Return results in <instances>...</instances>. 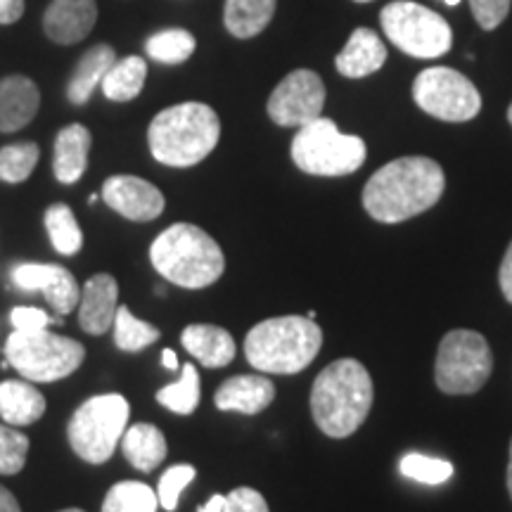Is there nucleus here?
<instances>
[{
	"mask_svg": "<svg viewBox=\"0 0 512 512\" xmlns=\"http://www.w3.org/2000/svg\"><path fill=\"white\" fill-rule=\"evenodd\" d=\"M150 261L164 280L185 290L214 285L226 271L219 242L192 223H174L162 230L150 247Z\"/></svg>",
	"mask_w": 512,
	"mask_h": 512,
	"instance_id": "20e7f679",
	"label": "nucleus"
},
{
	"mask_svg": "<svg viewBox=\"0 0 512 512\" xmlns=\"http://www.w3.org/2000/svg\"><path fill=\"white\" fill-rule=\"evenodd\" d=\"M444 169L430 157H401L384 164L363 188V207L375 221L401 223L441 200Z\"/></svg>",
	"mask_w": 512,
	"mask_h": 512,
	"instance_id": "f257e3e1",
	"label": "nucleus"
},
{
	"mask_svg": "<svg viewBox=\"0 0 512 512\" xmlns=\"http://www.w3.org/2000/svg\"><path fill=\"white\" fill-rule=\"evenodd\" d=\"M12 283L19 290L43 292L46 302L60 313L67 316L79 306L81 287L76 278L64 266L57 264H19L12 268Z\"/></svg>",
	"mask_w": 512,
	"mask_h": 512,
	"instance_id": "4468645a",
	"label": "nucleus"
},
{
	"mask_svg": "<svg viewBox=\"0 0 512 512\" xmlns=\"http://www.w3.org/2000/svg\"><path fill=\"white\" fill-rule=\"evenodd\" d=\"M508 494L512 498V441H510V463H508Z\"/></svg>",
	"mask_w": 512,
	"mask_h": 512,
	"instance_id": "c03bdc74",
	"label": "nucleus"
},
{
	"mask_svg": "<svg viewBox=\"0 0 512 512\" xmlns=\"http://www.w3.org/2000/svg\"><path fill=\"white\" fill-rule=\"evenodd\" d=\"M413 100L430 117L453 124L475 119L482 110V95L475 83L451 67H430L420 72L413 83Z\"/></svg>",
	"mask_w": 512,
	"mask_h": 512,
	"instance_id": "9b49d317",
	"label": "nucleus"
},
{
	"mask_svg": "<svg viewBox=\"0 0 512 512\" xmlns=\"http://www.w3.org/2000/svg\"><path fill=\"white\" fill-rule=\"evenodd\" d=\"M121 451L138 472H152L164 463L166 437L150 422H138V425L126 427L124 437H121Z\"/></svg>",
	"mask_w": 512,
	"mask_h": 512,
	"instance_id": "b1692460",
	"label": "nucleus"
},
{
	"mask_svg": "<svg viewBox=\"0 0 512 512\" xmlns=\"http://www.w3.org/2000/svg\"><path fill=\"white\" fill-rule=\"evenodd\" d=\"M114 62H117V53L107 43H100V46L86 50L81 62L76 64L72 79L67 83V100L72 105H86L95 88L105 79V74L112 69Z\"/></svg>",
	"mask_w": 512,
	"mask_h": 512,
	"instance_id": "5701e85b",
	"label": "nucleus"
},
{
	"mask_svg": "<svg viewBox=\"0 0 512 512\" xmlns=\"http://www.w3.org/2000/svg\"><path fill=\"white\" fill-rule=\"evenodd\" d=\"M200 396V373H197L195 366L188 363V366L181 368V377H178L174 384H166L164 389H159L157 401L162 403L164 408H169L171 413L190 415L197 411V406H200Z\"/></svg>",
	"mask_w": 512,
	"mask_h": 512,
	"instance_id": "c85d7f7f",
	"label": "nucleus"
},
{
	"mask_svg": "<svg viewBox=\"0 0 512 512\" xmlns=\"http://www.w3.org/2000/svg\"><path fill=\"white\" fill-rule=\"evenodd\" d=\"M195 475L197 470L192 465H174L164 472L157 486V498L166 512H174L178 508L181 494L188 489V484L195 479Z\"/></svg>",
	"mask_w": 512,
	"mask_h": 512,
	"instance_id": "f704fd0d",
	"label": "nucleus"
},
{
	"mask_svg": "<svg viewBox=\"0 0 512 512\" xmlns=\"http://www.w3.org/2000/svg\"><path fill=\"white\" fill-rule=\"evenodd\" d=\"M60 512H83V510H79V508H67V510H60Z\"/></svg>",
	"mask_w": 512,
	"mask_h": 512,
	"instance_id": "49530a36",
	"label": "nucleus"
},
{
	"mask_svg": "<svg viewBox=\"0 0 512 512\" xmlns=\"http://www.w3.org/2000/svg\"><path fill=\"white\" fill-rule=\"evenodd\" d=\"M159 498L143 482H119L107 491L102 512H157Z\"/></svg>",
	"mask_w": 512,
	"mask_h": 512,
	"instance_id": "c756f323",
	"label": "nucleus"
},
{
	"mask_svg": "<svg viewBox=\"0 0 512 512\" xmlns=\"http://www.w3.org/2000/svg\"><path fill=\"white\" fill-rule=\"evenodd\" d=\"M46 413V396L29 380L0 382V418L12 427L34 425Z\"/></svg>",
	"mask_w": 512,
	"mask_h": 512,
	"instance_id": "4be33fe9",
	"label": "nucleus"
},
{
	"mask_svg": "<svg viewBox=\"0 0 512 512\" xmlns=\"http://www.w3.org/2000/svg\"><path fill=\"white\" fill-rule=\"evenodd\" d=\"M498 283H501L503 297L512 304V242H510L508 252H505V256H503L501 273H498Z\"/></svg>",
	"mask_w": 512,
	"mask_h": 512,
	"instance_id": "58836bf2",
	"label": "nucleus"
},
{
	"mask_svg": "<svg viewBox=\"0 0 512 512\" xmlns=\"http://www.w3.org/2000/svg\"><path fill=\"white\" fill-rule=\"evenodd\" d=\"M384 62H387V48H384L382 38L366 27H358L342 53L335 57L337 72L347 79H366V76L380 72Z\"/></svg>",
	"mask_w": 512,
	"mask_h": 512,
	"instance_id": "6ab92c4d",
	"label": "nucleus"
},
{
	"mask_svg": "<svg viewBox=\"0 0 512 512\" xmlns=\"http://www.w3.org/2000/svg\"><path fill=\"white\" fill-rule=\"evenodd\" d=\"M162 361H164V368H169V370H178V356H176V351L164 349Z\"/></svg>",
	"mask_w": 512,
	"mask_h": 512,
	"instance_id": "37998d69",
	"label": "nucleus"
},
{
	"mask_svg": "<svg viewBox=\"0 0 512 512\" xmlns=\"http://www.w3.org/2000/svg\"><path fill=\"white\" fill-rule=\"evenodd\" d=\"M119 285L117 278L110 273H98L81 287L79 299V323L81 330L88 335H105L114 328V316H117Z\"/></svg>",
	"mask_w": 512,
	"mask_h": 512,
	"instance_id": "dca6fc26",
	"label": "nucleus"
},
{
	"mask_svg": "<svg viewBox=\"0 0 512 512\" xmlns=\"http://www.w3.org/2000/svg\"><path fill=\"white\" fill-rule=\"evenodd\" d=\"M157 339L159 330L155 325L136 318L126 306H119L117 316H114V342L121 351L136 354V351H143L150 344H155Z\"/></svg>",
	"mask_w": 512,
	"mask_h": 512,
	"instance_id": "7c9ffc66",
	"label": "nucleus"
},
{
	"mask_svg": "<svg viewBox=\"0 0 512 512\" xmlns=\"http://www.w3.org/2000/svg\"><path fill=\"white\" fill-rule=\"evenodd\" d=\"M181 342L185 351L204 368H223L235 358V339L219 325H188L183 330Z\"/></svg>",
	"mask_w": 512,
	"mask_h": 512,
	"instance_id": "412c9836",
	"label": "nucleus"
},
{
	"mask_svg": "<svg viewBox=\"0 0 512 512\" xmlns=\"http://www.w3.org/2000/svg\"><path fill=\"white\" fill-rule=\"evenodd\" d=\"M147 79V62L140 55L121 57L112 64L110 72L102 79V93L112 102H131L136 100L145 88Z\"/></svg>",
	"mask_w": 512,
	"mask_h": 512,
	"instance_id": "a878e982",
	"label": "nucleus"
},
{
	"mask_svg": "<svg viewBox=\"0 0 512 512\" xmlns=\"http://www.w3.org/2000/svg\"><path fill=\"white\" fill-rule=\"evenodd\" d=\"M29 456V437L12 425L0 422V475L10 477L22 472Z\"/></svg>",
	"mask_w": 512,
	"mask_h": 512,
	"instance_id": "72a5a7b5",
	"label": "nucleus"
},
{
	"mask_svg": "<svg viewBox=\"0 0 512 512\" xmlns=\"http://www.w3.org/2000/svg\"><path fill=\"white\" fill-rule=\"evenodd\" d=\"M373 408V380L354 358L330 363L311 389V413L318 430L332 439L351 437Z\"/></svg>",
	"mask_w": 512,
	"mask_h": 512,
	"instance_id": "f03ea898",
	"label": "nucleus"
},
{
	"mask_svg": "<svg viewBox=\"0 0 512 512\" xmlns=\"http://www.w3.org/2000/svg\"><path fill=\"white\" fill-rule=\"evenodd\" d=\"M223 508H226V496L216 494V496L209 498L207 505H200L197 512H223Z\"/></svg>",
	"mask_w": 512,
	"mask_h": 512,
	"instance_id": "79ce46f5",
	"label": "nucleus"
},
{
	"mask_svg": "<svg viewBox=\"0 0 512 512\" xmlns=\"http://www.w3.org/2000/svg\"><path fill=\"white\" fill-rule=\"evenodd\" d=\"M399 470L403 477L413 479V482H420V484H430V486L448 482V479L453 477V472H456L448 460L425 456V453H406V456L401 458Z\"/></svg>",
	"mask_w": 512,
	"mask_h": 512,
	"instance_id": "473e14b6",
	"label": "nucleus"
},
{
	"mask_svg": "<svg viewBox=\"0 0 512 512\" xmlns=\"http://www.w3.org/2000/svg\"><path fill=\"white\" fill-rule=\"evenodd\" d=\"M41 107V93L29 76L10 74L0 81V133L29 126Z\"/></svg>",
	"mask_w": 512,
	"mask_h": 512,
	"instance_id": "a211bd4d",
	"label": "nucleus"
},
{
	"mask_svg": "<svg viewBox=\"0 0 512 512\" xmlns=\"http://www.w3.org/2000/svg\"><path fill=\"white\" fill-rule=\"evenodd\" d=\"M508 121H510V126H512V105L508 107Z\"/></svg>",
	"mask_w": 512,
	"mask_h": 512,
	"instance_id": "de8ad7c7",
	"label": "nucleus"
},
{
	"mask_svg": "<svg viewBox=\"0 0 512 512\" xmlns=\"http://www.w3.org/2000/svg\"><path fill=\"white\" fill-rule=\"evenodd\" d=\"M38 157H41V150H38L36 143H15L0 147V181L12 185L24 183L34 174Z\"/></svg>",
	"mask_w": 512,
	"mask_h": 512,
	"instance_id": "2f4dec72",
	"label": "nucleus"
},
{
	"mask_svg": "<svg viewBox=\"0 0 512 512\" xmlns=\"http://www.w3.org/2000/svg\"><path fill=\"white\" fill-rule=\"evenodd\" d=\"M5 358L24 380L57 382L79 370L86 349L76 339L55 335L48 328L15 330L5 342Z\"/></svg>",
	"mask_w": 512,
	"mask_h": 512,
	"instance_id": "0eeeda50",
	"label": "nucleus"
},
{
	"mask_svg": "<svg viewBox=\"0 0 512 512\" xmlns=\"http://www.w3.org/2000/svg\"><path fill=\"white\" fill-rule=\"evenodd\" d=\"M197 41L188 29H162L145 41V53L159 64H183L195 53Z\"/></svg>",
	"mask_w": 512,
	"mask_h": 512,
	"instance_id": "bb28decb",
	"label": "nucleus"
},
{
	"mask_svg": "<svg viewBox=\"0 0 512 512\" xmlns=\"http://www.w3.org/2000/svg\"><path fill=\"white\" fill-rule=\"evenodd\" d=\"M0 512H22L17 498L12 496V491L5 489L3 484H0Z\"/></svg>",
	"mask_w": 512,
	"mask_h": 512,
	"instance_id": "a19ab883",
	"label": "nucleus"
},
{
	"mask_svg": "<svg viewBox=\"0 0 512 512\" xmlns=\"http://www.w3.org/2000/svg\"><path fill=\"white\" fill-rule=\"evenodd\" d=\"M275 5L278 0H226L223 24L235 38H254L271 24Z\"/></svg>",
	"mask_w": 512,
	"mask_h": 512,
	"instance_id": "393cba45",
	"label": "nucleus"
},
{
	"mask_svg": "<svg viewBox=\"0 0 512 512\" xmlns=\"http://www.w3.org/2000/svg\"><path fill=\"white\" fill-rule=\"evenodd\" d=\"M512 0H470V10L484 31H494L508 17Z\"/></svg>",
	"mask_w": 512,
	"mask_h": 512,
	"instance_id": "c9c22d12",
	"label": "nucleus"
},
{
	"mask_svg": "<svg viewBox=\"0 0 512 512\" xmlns=\"http://www.w3.org/2000/svg\"><path fill=\"white\" fill-rule=\"evenodd\" d=\"M325 107V83L311 69H294L268 98V117L285 128H302L316 121Z\"/></svg>",
	"mask_w": 512,
	"mask_h": 512,
	"instance_id": "f8f14e48",
	"label": "nucleus"
},
{
	"mask_svg": "<svg viewBox=\"0 0 512 512\" xmlns=\"http://www.w3.org/2000/svg\"><path fill=\"white\" fill-rule=\"evenodd\" d=\"M10 323L15 330H41L48 328L53 318L43 309H36V306H15L10 313Z\"/></svg>",
	"mask_w": 512,
	"mask_h": 512,
	"instance_id": "4c0bfd02",
	"label": "nucleus"
},
{
	"mask_svg": "<svg viewBox=\"0 0 512 512\" xmlns=\"http://www.w3.org/2000/svg\"><path fill=\"white\" fill-rule=\"evenodd\" d=\"M275 399V384L266 375H235L216 389L214 403L219 411L256 415Z\"/></svg>",
	"mask_w": 512,
	"mask_h": 512,
	"instance_id": "f3484780",
	"label": "nucleus"
},
{
	"mask_svg": "<svg viewBox=\"0 0 512 512\" xmlns=\"http://www.w3.org/2000/svg\"><path fill=\"white\" fill-rule=\"evenodd\" d=\"M221 138V119L204 102L166 107L150 121L147 145L159 164L188 169L207 159Z\"/></svg>",
	"mask_w": 512,
	"mask_h": 512,
	"instance_id": "7ed1b4c3",
	"label": "nucleus"
},
{
	"mask_svg": "<svg viewBox=\"0 0 512 512\" xmlns=\"http://www.w3.org/2000/svg\"><path fill=\"white\" fill-rule=\"evenodd\" d=\"M354 3H373V0H354Z\"/></svg>",
	"mask_w": 512,
	"mask_h": 512,
	"instance_id": "09e8293b",
	"label": "nucleus"
},
{
	"mask_svg": "<svg viewBox=\"0 0 512 512\" xmlns=\"http://www.w3.org/2000/svg\"><path fill=\"white\" fill-rule=\"evenodd\" d=\"M323 347V330L309 316H280L256 323L245 337V356L259 373L294 375L309 368Z\"/></svg>",
	"mask_w": 512,
	"mask_h": 512,
	"instance_id": "39448f33",
	"label": "nucleus"
},
{
	"mask_svg": "<svg viewBox=\"0 0 512 512\" xmlns=\"http://www.w3.org/2000/svg\"><path fill=\"white\" fill-rule=\"evenodd\" d=\"M292 162L309 176H349L366 162V143L339 131L332 119L318 117L294 136Z\"/></svg>",
	"mask_w": 512,
	"mask_h": 512,
	"instance_id": "423d86ee",
	"label": "nucleus"
},
{
	"mask_svg": "<svg viewBox=\"0 0 512 512\" xmlns=\"http://www.w3.org/2000/svg\"><path fill=\"white\" fill-rule=\"evenodd\" d=\"M24 15V0H0V24H15Z\"/></svg>",
	"mask_w": 512,
	"mask_h": 512,
	"instance_id": "ea45409f",
	"label": "nucleus"
},
{
	"mask_svg": "<svg viewBox=\"0 0 512 512\" xmlns=\"http://www.w3.org/2000/svg\"><path fill=\"white\" fill-rule=\"evenodd\" d=\"M223 512H268V503L256 489L240 486V489H233L226 496V508H223Z\"/></svg>",
	"mask_w": 512,
	"mask_h": 512,
	"instance_id": "e433bc0d",
	"label": "nucleus"
},
{
	"mask_svg": "<svg viewBox=\"0 0 512 512\" xmlns=\"http://www.w3.org/2000/svg\"><path fill=\"white\" fill-rule=\"evenodd\" d=\"M100 197L112 211H117L124 219L136 223L159 219L166 207L162 190L157 185L145 181V178L128 174L107 178L102 183Z\"/></svg>",
	"mask_w": 512,
	"mask_h": 512,
	"instance_id": "ddd939ff",
	"label": "nucleus"
},
{
	"mask_svg": "<svg viewBox=\"0 0 512 512\" xmlns=\"http://www.w3.org/2000/svg\"><path fill=\"white\" fill-rule=\"evenodd\" d=\"M46 223L48 238L53 242V247L64 256H74L81 252L83 247V233L79 221H76L74 211L67 204H50L43 216Z\"/></svg>",
	"mask_w": 512,
	"mask_h": 512,
	"instance_id": "cd10ccee",
	"label": "nucleus"
},
{
	"mask_svg": "<svg viewBox=\"0 0 512 512\" xmlns=\"http://www.w3.org/2000/svg\"><path fill=\"white\" fill-rule=\"evenodd\" d=\"M98 24L95 0H53L43 15V31L53 43L74 46L81 43Z\"/></svg>",
	"mask_w": 512,
	"mask_h": 512,
	"instance_id": "2eb2a0df",
	"label": "nucleus"
},
{
	"mask_svg": "<svg viewBox=\"0 0 512 512\" xmlns=\"http://www.w3.org/2000/svg\"><path fill=\"white\" fill-rule=\"evenodd\" d=\"M131 406L121 394H100L83 401L67 425L72 451L91 465H102L114 456L128 427Z\"/></svg>",
	"mask_w": 512,
	"mask_h": 512,
	"instance_id": "6e6552de",
	"label": "nucleus"
},
{
	"mask_svg": "<svg viewBox=\"0 0 512 512\" xmlns=\"http://www.w3.org/2000/svg\"><path fill=\"white\" fill-rule=\"evenodd\" d=\"M494 370L489 342L475 330H451L441 339L434 380L444 394H475Z\"/></svg>",
	"mask_w": 512,
	"mask_h": 512,
	"instance_id": "9d476101",
	"label": "nucleus"
},
{
	"mask_svg": "<svg viewBox=\"0 0 512 512\" xmlns=\"http://www.w3.org/2000/svg\"><path fill=\"white\" fill-rule=\"evenodd\" d=\"M444 3L448 5V8H456V5L460 3V0H444Z\"/></svg>",
	"mask_w": 512,
	"mask_h": 512,
	"instance_id": "a18cd8bd",
	"label": "nucleus"
},
{
	"mask_svg": "<svg viewBox=\"0 0 512 512\" xmlns=\"http://www.w3.org/2000/svg\"><path fill=\"white\" fill-rule=\"evenodd\" d=\"M88 152H91V131L81 124L64 126L55 138L53 150V171L62 185H74L81 181L88 166Z\"/></svg>",
	"mask_w": 512,
	"mask_h": 512,
	"instance_id": "aec40b11",
	"label": "nucleus"
},
{
	"mask_svg": "<svg viewBox=\"0 0 512 512\" xmlns=\"http://www.w3.org/2000/svg\"><path fill=\"white\" fill-rule=\"evenodd\" d=\"M380 24L401 53L418 57V60H434V57L446 55L453 46L451 24L439 12L413 0H394L384 5Z\"/></svg>",
	"mask_w": 512,
	"mask_h": 512,
	"instance_id": "1a4fd4ad",
	"label": "nucleus"
}]
</instances>
